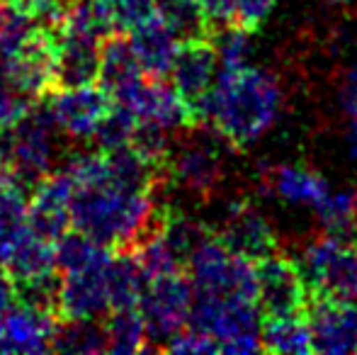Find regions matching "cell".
Masks as SVG:
<instances>
[{
    "instance_id": "19",
    "label": "cell",
    "mask_w": 357,
    "mask_h": 355,
    "mask_svg": "<svg viewBox=\"0 0 357 355\" xmlns=\"http://www.w3.org/2000/svg\"><path fill=\"white\" fill-rule=\"evenodd\" d=\"M270 185L275 195L282 197L287 204H301V207L314 209L331 195L326 178L304 166H278L270 173Z\"/></svg>"
},
{
    "instance_id": "20",
    "label": "cell",
    "mask_w": 357,
    "mask_h": 355,
    "mask_svg": "<svg viewBox=\"0 0 357 355\" xmlns=\"http://www.w3.org/2000/svg\"><path fill=\"white\" fill-rule=\"evenodd\" d=\"M105 278H107L112 309L139 307L146 285H149V275L144 273L142 263L137 261L134 253L114 251L107 261V268H105Z\"/></svg>"
},
{
    "instance_id": "24",
    "label": "cell",
    "mask_w": 357,
    "mask_h": 355,
    "mask_svg": "<svg viewBox=\"0 0 357 355\" xmlns=\"http://www.w3.org/2000/svg\"><path fill=\"white\" fill-rule=\"evenodd\" d=\"M163 241L168 243V248L175 253V258L180 261V266L188 268L190 258L214 236V229H209L204 222L190 217V214L183 212H170L168 222L163 227Z\"/></svg>"
},
{
    "instance_id": "25",
    "label": "cell",
    "mask_w": 357,
    "mask_h": 355,
    "mask_svg": "<svg viewBox=\"0 0 357 355\" xmlns=\"http://www.w3.org/2000/svg\"><path fill=\"white\" fill-rule=\"evenodd\" d=\"M107 328V353H146V324L139 307L112 309L105 317Z\"/></svg>"
},
{
    "instance_id": "31",
    "label": "cell",
    "mask_w": 357,
    "mask_h": 355,
    "mask_svg": "<svg viewBox=\"0 0 357 355\" xmlns=\"http://www.w3.org/2000/svg\"><path fill=\"white\" fill-rule=\"evenodd\" d=\"M137 122H139V119L134 117V114L129 112L124 105L114 103L112 107H109V112L102 117V122L98 124L95 134H93L95 149H100V151H112V149H119V146H127V144H132Z\"/></svg>"
},
{
    "instance_id": "16",
    "label": "cell",
    "mask_w": 357,
    "mask_h": 355,
    "mask_svg": "<svg viewBox=\"0 0 357 355\" xmlns=\"http://www.w3.org/2000/svg\"><path fill=\"white\" fill-rule=\"evenodd\" d=\"M132 47L137 52V59L142 63V71L149 78H168L173 68L175 54H178L180 39L173 34L160 13H155L151 20L139 24L129 32Z\"/></svg>"
},
{
    "instance_id": "38",
    "label": "cell",
    "mask_w": 357,
    "mask_h": 355,
    "mask_svg": "<svg viewBox=\"0 0 357 355\" xmlns=\"http://www.w3.org/2000/svg\"><path fill=\"white\" fill-rule=\"evenodd\" d=\"M326 3H331V5H350L353 0H326Z\"/></svg>"
},
{
    "instance_id": "9",
    "label": "cell",
    "mask_w": 357,
    "mask_h": 355,
    "mask_svg": "<svg viewBox=\"0 0 357 355\" xmlns=\"http://www.w3.org/2000/svg\"><path fill=\"white\" fill-rule=\"evenodd\" d=\"M214 236L231 253L250 263L278 251V236H275L273 224L248 199H236L226 207V214L216 227Z\"/></svg>"
},
{
    "instance_id": "2",
    "label": "cell",
    "mask_w": 357,
    "mask_h": 355,
    "mask_svg": "<svg viewBox=\"0 0 357 355\" xmlns=\"http://www.w3.org/2000/svg\"><path fill=\"white\" fill-rule=\"evenodd\" d=\"M260 314L258 304L248 299H212L195 294L188 326L204 331L219 343V353H260Z\"/></svg>"
},
{
    "instance_id": "11",
    "label": "cell",
    "mask_w": 357,
    "mask_h": 355,
    "mask_svg": "<svg viewBox=\"0 0 357 355\" xmlns=\"http://www.w3.org/2000/svg\"><path fill=\"white\" fill-rule=\"evenodd\" d=\"M44 100L71 142L93 139L98 124L114 105L112 95L95 83L80 88H54L49 95H44Z\"/></svg>"
},
{
    "instance_id": "1",
    "label": "cell",
    "mask_w": 357,
    "mask_h": 355,
    "mask_svg": "<svg viewBox=\"0 0 357 355\" xmlns=\"http://www.w3.org/2000/svg\"><path fill=\"white\" fill-rule=\"evenodd\" d=\"M282 88L265 68H221L207 100V124L231 149H248L275 124Z\"/></svg>"
},
{
    "instance_id": "22",
    "label": "cell",
    "mask_w": 357,
    "mask_h": 355,
    "mask_svg": "<svg viewBox=\"0 0 357 355\" xmlns=\"http://www.w3.org/2000/svg\"><path fill=\"white\" fill-rule=\"evenodd\" d=\"M260 341L265 353L301 355L311 351V328L306 314H287V317H263Z\"/></svg>"
},
{
    "instance_id": "23",
    "label": "cell",
    "mask_w": 357,
    "mask_h": 355,
    "mask_svg": "<svg viewBox=\"0 0 357 355\" xmlns=\"http://www.w3.org/2000/svg\"><path fill=\"white\" fill-rule=\"evenodd\" d=\"M27 192L8 173L0 176V266L27 229Z\"/></svg>"
},
{
    "instance_id": "8",
    "label": "cell",
    "mask_w": 357,
    "mask_h": 355,
    "mask_svg": "<svg viewBox=\"0 0 357 355\" xmlns=\"http://www.w3.org/2000/svg\"><path fill=\"white\" fill-rule=\"evenodd\" d=\"M258 280V309L263 317H287V314H306L309 307V287L299 273L294 258L284 253L255 261Z\"/></svg>"
},
{
    "instance_id": "14",
    "label": "cell",
    "mask_w": 357,
    "mask_h": 355,
    "mask_svg": "<svg viewBox=\"0 0 357 355\" xmlns=\"http://www.w3.org/2000/svg\"><path fill=\"white\" fill-rule=\"evenodd\" d=\"M112 258V256H109ZM107 258V261H109ZM107 261L93 268L66 273L61 282V302H59V317L66 319H105L112 312L107 292V278L105 268Z\"/></svg>"
},
{
    "instance_id": "36",
    "label": "cell",
    "mask_w": 357,
    "mask_h": 355,
    "mask_svg": "<svg viewBox=\"0 0 357 355\" xmlns=\"http://www.w3.org/2000/svg\"><path fill=\"white\" fill-rule=\"evenodd\" d=\"M338 103L348 117H355L357 114V66L345 71L343 81L338 86Z\"/></svg>"
},
{
    "instance_id": "33",
    "label": "cell",
    "mask_w": 357,
    "mask_h": 355,
    "mask_svg": "<svg viewBox=\"0 0 357 355\" xmlns=\"http://www.w3.org/2000/svg\"><path fill=\"white\" fill-rule=\"evenodd\" d=\"M165 353H185V355L219 353V343H216L209 333L197 331V328H192V326H185L183 331L173 336V341L168 343Z\"/></svg>"
},
{
    "instance_id": "4",
    "label": "cell",
    "mask_w": 357,
    "mask_h": 355,
    "mask_svg": "<svg viewBox=\"0 0 357 355\" xmlns=\"http://www.w3.org/2000/svg\"><path fill=\"white\" fill-rule=\"evenodd\" d=\"M192 302L195 287L188 270H175L149 280L139 302V312L146 324V353L168 348L175 333L188 326Z\"/></svg>"
},
{
    "instance_id": "27",
    "label": "cell",
    "mask_w": 357,
    "mask_h": 355,
    "mask_svg": "<svg viewBox=\"0 0 357 355\" xmlns=\"http://www.w3.org/2000/svg\"><path fill=\"white\" fill-rule=\"evenodd\" d=\"M158 13L180 42L212 34V24L202 8V0H160Z\"/></svg>"
},
{
    "instance_id": "40",
    "label": "cell",
    "mask_w": 357,
    "mask_h": 355,
    "mask_svg": "<svg viewBox=\"0 0 357 355\" xmlns=\"http://www.w3.org/2000/svg\"><path fill=\"white\" fill-rule=\"evenodd\" d=\"M5 173V166H3V161H0V176H3Z\"/></svg>"
},
{
    "instance_id": "34",
    "label": "cell",
    "mask_w": 357,
    "mask_h": 355,
    "mask_svg": "<svg viewBox=\"0 0 357 355\" xmlns=\"http://www.w3.org/2000/svg\"><path fill=\"white\" fill-rule=\"evenodd\" d=\"M275 3H278V0H236L234 22L250 29V32H255V29L268 20V15L273 13Z\"/></svg>"
},
{
    "instance_id": "17",
    "label": "cell",
    "mask_w": 357,
    "mask_h": 355,
    "mask_svg": "<svg viewBox=\"0 0 357 355\" xmlns=\"http://www.w3.org/2000/svg\"><path fill=\"white\" fill-rule=\"evenodd\" d=\"M142 63L137 59V52L132 47V39L124 32H112L102 39V54H100V76L98 83L109 95L119 93L142 78Z\"/></svg>"
},
{
    "instance_id": "5",
    "label": "cell",
    "mask_w": 357,
    "mask_h": 355,
    "mask_svg": "<svg viewBox=\"0 0 357 355\" xmlns=\"http://www.w3.org/2000/svg\"><path fill=\"white\" fill-rule=\"evenodd\" d=\"M188 275L197 297L212 299H258L255 263L231 253L216 236L209 239L188 263ZM258 304V302H255Z\"/></svg>"
},
{
    "instance_id": "3",
    "label": "cell",
    "mask_w": 357,
    "mask_h": 355,
    "mask_svg": "<svg viewBox=\"0 0 357 355\" xmlns=\"http://www.w3.org/2000/svg\"><path fill=\"white\" fill-rule=\"evenodd\" d=\"M212 132V124H197L178 132L165 163L175 188L185 190L199 202L212 199L224 180V161Z\"/></svg>"
},
{
    "instance_id": "21",
    "label": "cell",
    "mask_w": 357,
    "mask_h": 355,
    "mask_svg": "<svg viewBox=\"0 0 357 355\" xmlns=\"http://www.w3.org/2000/svg\"><path fill=\"white\" fill-rule=\"evenodd\" d=\"M52 351L73 355L107 353L105 319H66L59 317L52 333Z\"/></svg>"
},
{
    "instance_id": "18",
    "label": "cell",
    "mask_w": 357,
    "mask_h": 355,
    "mask_svg": "<svg viewBox=\"0 0 357 355\" xmlns=\"http://www.w3.org/2000/svg\"><path fill=\"white\" fill-rule=\"evenodd\" d=\"M3 268L13 282L56 273V243L47 241V239H42L27 227L22 236L17 239V243L13 246L10 256L5 258Z\"/></svg>"
},
{
    "instance_id": "10",
    "label": "cell",
    "mask_w": 357,
    "mask_h": 355,
    "mask_svg": "<svg viewBox=\"0 0 357 355\" xmlns=\"http://www.w3.org/2000/svg\"><path fill=\"white\" fill-rule=\"evenodd\" d=\"M306 319L314 353H357V299L340 302L321 294H309Z\"/></svg>"
},
{
    "instance_id": "35",
    "label": "cell",
    "mask_w": 357,
    "mask_h": 355,
    "mask_svg": "<svg viewBox=\"0 0 357 355\" xmlns=\"http://www.w3.org/2000/svg\"><path fill=\"white\" fill-rule=\"evenodd\" d=\"M34 100L29 95L20 93L17 88L0 90V129L13 127L17 119L24 117L29 107H32Z\"/></svg>"
},
{
    "instance_id": "37",
    "label": "cell",
    "mask_w": 357,
    "mask_h": 355,
    "mask_svg": "<svg viewBox=\"0 0 357 355\" xmlns=\"http://www.w3.org/2000/svg\"><path fill=\"white\" fill-rule=\"evenodd\" d=\"M348 146H350V153L357 158V114L350 117V129H348Z\"/></svg>"
},
{
    "instance_id": "28",
    "label": "cell",
    "mask_w": 357,
    "mask_h": 355,
    "mask_svg": "<svg viewBox=\"0 0 357 355\" xmlns=\"http://www.w3.org/2000/svg\"><path fill=\"white\" fill-rule=\"evenodd\" d=\"M71 209L66 202L32 195L27 204V227L47 241L56 243L71 229Z\"/></svg>"
},
{
    "instance_id": "41",
    "label": "cell",
    "mask_w": 357,
    "mask_h": 355,
    "mask_svg": "<svg viewBox=\"0 0 357 355\" xmlns=\"http://www.w3.org/2000/svg\"><path fill=\"white\" fill-rule=\"evenodd\" d=\"M3 273H5V268H3V266H0V275H3Z\"/></svg>"
},
{
    "instance_id": "29",
    "label": "cell",
    "mask_w": 357,
    "mask_h": 355,
    "mask_svg": "<svg viewBox=\"0 0 357 355\" xmlns=\"http://www.w3.org/2000/svg\"><path fill=\"white\" fill-rule=\"evenodd\" d=\"M39 24L32 13L0 0V56L13 59L37 34Z\"/></svg>"
},
{
    "instance_id": "26",
    "label": "cell",
    "mask_w": 357,
    "mask_h": 355,
    "mask_svg": "<svg viewBox=\"0 0 357 355\" xmlns=\"http://www.w3.org/2000/svg\"><path fill=\"white\" fill-rule=\"evenodd\" d=\"M112 253H114L112 248L93 241L88 234L78 232V229H75V232L68 229V232L56 241V268L61 275L78 273V270L105 263Z\"/></svg>"
},
{
    "instance_id": "39",
    "label": "cell",
    "mask_w": 357,
    "mask_h": 355,
    "mask_svg": "<svg viewBox=\"0 0 357 355\" xmlns=\"http://www.w3.org/2000/svg\"><path fill=\"white\" fill-rule=\"evenodd\" d=\"M59 3H63V5H66V8H68V5H71L73 0H59Z\"/></svg>"
},
{
    "instance_id": "7",
    "label": "cell",
    "mask_w": 357,
    "mask_h": 355,
    "mask_svg": "<svg viewBox=\"0 0 357 355\" xmlns=\"http://www.w3.org/2000/svg\"><path fill=\"white\" fill-rule=\"evenodd\" d=\"M216 68H219V54L209 37L180 42L170 68V83L188 105L192 127L207 124V100L219 76Z\"/></svg>"
},
{
    "instance_id": "30",
    "label": "cell",
    "mask_w": 357,
    "mask_h": 355,
    "mask_svg": "<svg viewBox=\"0 0 357 355\" xmlns=\"http://www.w3.org/2000/svg\"><path fill=\"white\" fill-rule=\"evenodd\" d=\"M250 29L241 27L236 22H226L212 29L209 39L214 42V49L219 54L221 68H241L248 66L250 56Z\"/></svg>"
},
{
    "instance_id": "15",
    "label": "cell",
    "mask_w": 357,
    "mask_h": 355,
    "mask_svg": "<svg viewBox=\"0 0 357 355\" xmlns=\"http://www.w3.org/2000/svg\"><path fill=\"white\" fill-rule=\"evenodd\" d=\"M56 319L20 302L13 304L0 317V353H49Z\"/></svg>"
},
{
    "instance_id": "6",
    "label": "cell",
    "mask_w": 357,
    "mask_h": 355,
    "mask_svg": "<svg viewBox=\"0 0 357 355\" xmlns=\"http://www.w3.org/2000/svg\"><path fill=\"white\" fill-rule=\"evenodd\" d=\"M309 294L340 299H357V246L324 232V236L306 243L294 258Z\"/></svg>"
},
{
    "instance_id": "13",
    "label": "cell",
    "mask_w": 357,
    "mask_h": 355,
    "mask_svg": "<svg viewBox=\"0 0 357 355\" xmlns=\"http://www.w3.org/2000/svg\"><path fill=\"white\" fill-rule=\"evenodd\" d=\"M10 76H13V86L32 100L52 93L56 88L54 34L47 29H37V34L24 44L22 52H17L10 59Z\"/></svg>"
},
{
    "instance_id": "12",
    "label": "cell",
    "mask_w": 357,
    "mask_h": 355,
    "mask_svg": "<svg viewBox=\"0 0 357 355\" xmlns=\"http://www.w3.org/2000/svg\"><path fill=\"white\" fill-rule=\"evenodd\" d=\"M54 44H56V88L93 86L98 81L102 39L61 24L54 32Z\"/></svg>"
},
{
    "instance_id": "32",
    "label": "cell",
    "mask_w": 357,
    "mask_h": 355,
    "mask_svg": "<svg viewBox=\"0 0 357 355\" xmlns=\"http://www.w3.org/2000/svg\"><path fill=\"white\" fill-rule=\"evenodd\" d=\"M114 32L129 34L158 13V0H107Z\"/></svg>"
}]
</instances>
